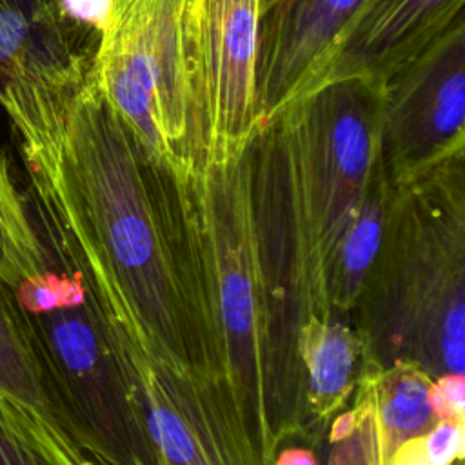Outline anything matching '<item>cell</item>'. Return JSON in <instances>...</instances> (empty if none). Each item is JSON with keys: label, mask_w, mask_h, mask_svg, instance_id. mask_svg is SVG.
I'll return each instance as SVG.
<instances>
[{"label": "cell", "mask_w": 465, "mask_h": 465, "mask_svg": "<svg viewBox=\"0 0 465 465\" xmlns=\"http://www.w3.org/2000/svg\"><path fill=\"white\" fill-rule=\"evenodd\" d=\"M425 452L432 465H454L463 460V421L438 420L421 434Z\"/></svg>", "instance_id": "44dd1931"}, {"label": "cell", "mask_w": 465, "mask_h": 465, "mask_svg": "<svg viewBox=\"0 0 465 465\" xmlns=\"http://www.w3.org/2000/svg\"><path fill=\"white\" fill-rule=\"evenodd\" d=\"M360 372L372 389L381 465H387L401 443L425 434L438 421L432 401L434 380L411 361H396L383 369L361 367Z\"/></svg>", "instance_id": "e0dca14e"}, {"label": "cell", "mask_w": 465, "mask_h": 465, "mask_svg": "<svg viewBox=\"0 0 465 465\" xmlns=\"http://www.w3.org/2000/svg\"><path fill=\"white\" fill-rule=\"evenodd\" d=\"M153 465H263L227 380L178 374L122 345Z\"/></svg>", "instance_id": "30bf717a"}, {"label": "cell", "mask_w": 465, "mask_h": 465, "mask_svg": "<svg viewBox=\"0 0 465 465\" xmlns=\"http://www.w3.org/2000/svg\"><path fill=\"white\" fill-rule=\"evenodd\" d=\"M325 438V465H381L374 398L365 374L358 376L352 405L332 420Z\"/></svg>", "instance_id": "d6986e66"}, {"label": "cell", "mask_w": 465, "mask_h": 465, "mask_svg": "<svg viewBox=\"0 0 465 465\" xmlns=\"http://www.w3.org/2000/svg\"><path fill=\"white\" fill-rule=\"evenodd\" d=\"M465 156L396 189L352 312L361 367L396 361L432 380L465 369Z\"/></svg>", "instance_id": "7a4b0ae2"}, {"label": "cell", "mask_w": 465, "mask_h": 465, "mask_svg": "<svg viewBox=\"0 0 465 465\" xmlns=\"http://www.w3.org/2000/svg\"><path fill=\"white\" fill-rule=\"evenodd\" d=\"M463 4L465 0H371L343 36L322 84L352 76L383 84L445 33L463 15Z\"/></svg>", "instance_id": "4fadbf2b"}, {"label": "cell", "mask_w": 465, "mask_h": 465, "mask_svg": "<svg viewBox=\"0 0 465 465\" xmlns=\"http://www.w3.org/2000/svg\"><path fill=\"white\" fill-rule=\"evenodd\" d=\"M0 465H74L13 401L0 394Z\"/></svg>", "instance_id": "ffe728a7"}, {"label": "cell", "mask_w": 465, "mask_h": 465, "mask_svg": "<svg viewBox=\"0 0 465 465\" xmlns=\"http://www.w3.org/2000/svg\"><path fill=\"white\" fill-rule=\"evenodd\" d=\"M272 465H320V460L314 449L305 445H291L278 449Z\"/></svg>", "instance_id": "d4e9b609"}, {"label": "cell", "mask_w": 465, "mask_h": 465, "mask_svg": "<svg viewBox=\"0 0 465 465\" xmlns=\"http://www.w3.org/2000/svg\"><path fill=\"white\" fill-rule=\"evenodd\" d=\"M91 80L158 163L182 178L203 169L198 0H113Z\"/></svg>", "instance_id": "5b68a950"}, {"label": "cell", "mask_w": 465, "mask_h": 465, "mask_svg": "<svg viewBox=\"0 0 465 465\" xmlns=\"http://www.w3.org/2000/svg\"><path fill=\"white\" fill-rule=\"evenodd\" d=\"M371 0H271L260 13L256 107L263 125L314 91Z\"/></svg>", "instance_id": "7c38bea8"}, {"label": "cell", "mask_w": 465, "mask_h": 465, "mask_svg": "<svg viewBox=\"0 0 465 465\" xmlns=\"http://www.w3.org/2000/svg\"><path fill=\"white\" fill-rule=\"evenodd\" d=\"M25 196L116 338L167 371L229 381L193 174L158 163L93 80L53 171Z\"/></svg>", "instance_id": "6da1fadb"}, {"label": "cell", "mask_w": 465, "mask_h": 465, "mask_svg": "<svg viewBox=\"0 0 465 465\" xmlns=\"http://www.w3.org/2000/svg\"><path fill=\"white\" fill-rule=\"evenodd\" d=\"M98 44L64 18L58 0H0V107L15 127L29 180L53 171Z\"/></svg>", "instance_id": "52a82bcc"}, {"label": "cell", "mask_w": 465, "mask_h": 465, "mask_svg": "<svg viewBox=\"0 0 465 465\" xmlns=\"http://www.w3.org/2000/svg\"><path fill=\"white\" fill-rule=\"evenodd\" d=\"M465 15L383 80L380 156L405 187L465 156Z\"/></svg>", "instance_id": "9c48e42d"}, {"label": "cell", "mask_w": 465, "mask_h": 465, "mask_svg": "<svg viewBox=\"0 0 465 465\" xmlns=\"http://www.w3.org/2000/svg\"><path fill=\"white\" fill-rule=\"evenodd\" d=\"M193 191L205 231L227 378L263 465H272L278 447L265 401V323L254 240L251 143L240 156L207 163L194 173Z\"/></svg>", "instance_id": "8992f818"}, {"label": "cell", "mask_w": 465, "mask_h": 465, "mask_svg": "<svg viewBox=\"0 0 465 465\" xmlns=\"http://www.w3.org/2000/svg\"><path fill=\"white\" fill-rule=\"evenodd\" d=\"M0 394L22 409L74 465H89L53 400L11 287L0 278Z\"/></svg>", "instance_id": "9a60e30c"}, {"label": "cell", "mask_w": 465, "mask_h": 465, "mask_svg": "<svg viewBox=\"0 0 465 465\" xmlns=\"http://www.w3.org/2000/svg\"><path fill=\"white\" fill-rule=\"evenodd\" d=\"M392 198L394 187L380 160L358 213L334 252L329 278L331 307L334 314L352 316L380 252Z\"/></svg>", "instance_id": "2e32d148"}, {"label": "cell", "mask_w": 465, "mask_h": 465, "mask_svg": "<svg viewBox=\"0 0 465 465\" xmlns=\"http://www.w3.org/2000/svg\"><path fill=\"white\" fill-rule=\"evenodd\" d=\"M113 0H58L60 13L82 31L102 38L111 13Z\"/></svg>", "instance_id": "7402d4cb"}, {"label": "cell", "mask_w": 465, "mask_h": 465, "mask_svg": "<svg viewBox=\"0 0 465 465\" xmlns=\"http://www.w3.org/2000/svg\"><path fill=\"white\" fill-rule=\"evenodd\" d=\"M387 465H432V461L429 460V456L425 452L421 436H418V438H412V440L401 443L392 452Z\"/></svg>", "instance_id": "cb8c5ba5"}, {"label": "cell", "mask_w": 465, "mask_h": 465, "mask_svg": "<svg viewBox=\"0 0 465 465\" xmlns=\"http://www.w3.org/2000/svg\"><path fill=\"white\" fill-rule=\"evenodd\" d=\"M269 2H271V0H260V13H262V9H263Z\"/></svg>", "instance_id": "484cf974"}, {"label": "cell", "mask_w": 465, "mask_h": 465, "mask_svg": "<svg viewBox=\"0 0 465 465\" xmlns=\"http://www.w3.org/2000/svg\"><path fill=\"white\" fill-rule=\"evenodd\" d=\"M254 240L265 323V401L272 440H307L302 345L332 316L331 262L316 207L271 120L251 142Z\"/></svg>", "instance_id": "277c9868"}, {"label": "cell", "mask_w": 465, "mask_h": 465, "mask_svg": "<svg viewBox=\"0 0 465 465\" xmlns=\"http://www.w3.org/2000/svg\"><path fill=\"white\" fill-rule=\"evenodd\" d=\"M305 371L307 441L320 445L347 407L361 369V341L349 316L334 314L311 329L302 345Z\"/></svg>", "instance_id": "5bb4252c"}, {"label": "cell", "mask_w": 465, "mask_h": 465, "mask_svg": "<svg viewBox=\"0 0 465 465\" xmlns=\"http://www.w3.org/2000/svg\"><path fill=\"white\" fill-rule=\"evenodd\" d=\"M432 401L438 420H461L465 414L463 374H445L432 383Z\"/></svg>", "instance_id": "603a6c76"}, {"label": "cell", "mask_w": 465, "mask_h": 465, "mask_svg": "<svg viewBox=\"0 0 465 465\" xmlns=\"http://www.w3.org/2000/svg\"><path fill=\"white\" fill-rule=\"evenodd\" d=\"M47 267V251L35 227L27 196L0 153V278L13 289Z\"/></svg>", "instance_id": "ac0fdd59"}, {"label": "cell", "mask_w": 465, "mask_h": 465, "mask_svg": "<svg viewBox=\"0 0 465 465\" xmlns=\"http://www.w3.org/2000/svg\"><path fill=\"white\" fill-rule=\"evenodd\" d=\"M258 33L260 0H198L209 129L205 165L240 156L262 131L256 107Z\"/></svg>", "instance_id": "8fae6325"}, {"label": "cell", "mask_w": 465, "mask_h": 465, "mask_svg": "<svg viewBox=\"0 0 465 465\" xmlns=\"http://www.w3.org/2000/svg\"><path fill=\"white\" fill-rule=\"evenodd\" d=\"M381 105L383 84L352 76L322 84L271 118L320 214L331 265L381 160Z\"/></svg>", "instance_id": "ba28073f"}, {"label": "cell", "mask_w": 465, "mask_h": 465, "mask_svg": "<svg viewBox=\"0 0 465 465\" xmlns=\"http://www.w3.org/2000/svg\"><path fill=\"white\" fill-rule=\"evenodd\" d=\"M31 216L47 267L11 291L47 389L89 465H153L134 385L109 322L54 231Z\"/></svg>", "instance_id": "3957f363"}]
</instances>
